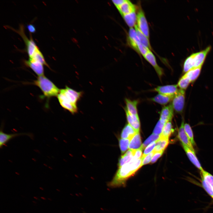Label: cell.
Segmentation results:
<instances>
[{"instance_id": "cell-1", "label": "cell", "mask_w": 213, "mask_h": 213, "mask_svg": "<svg viewBox=\"0 0 213 213\" xmlns=\"http://www.w3.org/2000/svg\"><path fill=\"white\" fill-rule=\"evenodd\" d=\"M33 83L38 87L44 95L47 97L57 96L59 93L60 90L44 75L38 76Z\"/></svg>"}, {"instance_id": "cell-2", "label": "cell", "mask_w": 213, "mask_h": 213, "mask_svg": "<svg viewBox=\"0 0 213 213\" xmlns=\"http://www.w3.org/2000/svg\"><path fill=\"white\" fill-rule=\"evenodd\" d=\"M10 28V29L18 33L22 37L26 46L27 51L29 58L32 57L38 48L36 45L32 37H31L30 39H29L26 36L24 32L23 25L22 24L20 25L18 30H16L13 28Z\"/></svg>"}, {"instance_id": "cell-3", "label": "cell", "mask_w": 213, "mask_h": 213, "mask_svg": "<svg viewBox=\"0 0 213 213\" xmlns=\"http://www.w3.org/2000/svg\"><path fill=\"white\" fill-rule=\"evenodd\" d=\"M185 92L184 90H178L172 100L171 105L176 112L181 113L183 111L185 102Z\"/></svg>"}, {"instance_id": "cell-4", "label": "cell", "mask_w": 213, "mask_h": 213, "mask_svg": "<svg viewBox=\"0 0 213 213\" xmlns=\"http://www.w3.org/2000/svg\"><path fill=\"white\" fill-rule=\"evenodd\" d=\"M137 23L136 25L139 29L149 39V30L147 22L144 13L139 5L137 14Z\"/></svg>"}, {"instance_id": "cell-5", "label": "cell", "mask_w": 213, "mask_h": 213, "mask_svg": "<svg viewBox=\"0 0 213 213\" xmlns=\"http://www.w3.org/2000/svg\"><path fill=\"white\" fill-rule=\"evenodd\" d=\"M211 49V46H209L203 50L193 53V68L202 67Z\"/></svg>"}, {"instance_id": "cell-6", "label": "cell", "mask_w": 213, "mask_h": 213, "mask_svg": "<svg viewBox=\"0 0 213 213\" xmlns=\"http://www.w3.org/2000/svg\"><path fill=\"white\" fill-rule=\"evenodd\" d=\"M59 92L64 94L69 102L75 105H76L81 95V92H77L67 86L60 89Z\"/></svg>"}, {"instance_id": "cell-7", "label": "cell", "mask_w": 213, "mask_h": 213, "mask_svg": "<svg viewBox=\"0 0 213 213\" xmlns=\"http://www.w3.org/2000/svg\"><path fill=\"white\" fill-rule=\"evenodd\" d=\"M23 135H26L32 138L33 135L30 133H22L12 134L6 133L3 130H1L0 132V147H2L11 140L15 137Z\"/></svg>"}, {"instance_id": "cell-8", "label": "cell", "mask_w": 213, "mask_h": 213, "mask_svg": "<svg viewBox=\"0 0 213 213\" xmlns=\"http://www.w3.org/2000/svg\"><path fill=\"white\" fill-rule=\"evenodd\" d=\"M143 57L154 68L159 78H161L164 72L163 69L158 64L155 57L152 52L150 50Z\"/></svg>"}, {"instance_id": "cell-9", "label": "cell", "mask_w": 213, "mask_h": 213, "mask_svg": "<svg viewBox=\"0 0 213 213\" xmlns=\"http://www.w3.org/2000/svg\"><path fill=\"white\" fill-rule=\"evenodd\" d=\"M24 62L26 65L31 68L38 76L44 75V68L42 64L30 58H29L28 60H25Z\"/></svg>"}, {"instance_id": "cell-10", "label": "cell", "mask_w": 213, "mask_h": 213, "mask_svg": "<svg viewBox=\"0 0 213 213\" xmlns=\"http://www.w3.org/2000/svg\"><path fill=\"white\" fill-rule=\"evenodd\" d=\"M184 120H182L180 126L178 131V137L182 143V144L184 145L189 148L193 151H195L193 146L187 136L184 130Z\"/></svg>"}, {"instance_id": "cell-11", "label": "cell", "mask_w": 213, "mask_h": 213, "mask_svg": "<svg viewBox=\"0 0 213 213\" xmlns=\"http://www.w3.org/2000/svg\"><path fill=\"white\" fill-rule=\"evenodd\" d=\"M177 85H167L158 86L154 91L159 93L169 96H174L178 90Z\"/></svg>"}, {"instance_id": "cell-12", "label": "cell", "mask_w": 213, "mask_h": 213, "mask_svg": "<svg viewBox=\"0 0 213 213\" xmlns=\"http://www.w3.org/2000/svg\"><path fill=\"white\" fill-rule=\"evenodd\" d=\"M59 103L62 106L72 114L77 111L76 105L74 104L69 102L64 94L59 92L57 96Z\"/></svg>"}, {"instance_id": "cell-13", "label": "cell", "mask_w": 213, "mask_h": 213, "mask_svg": "<svg viewBox=\"0 0 213 213\" xmlns=\"http://www.w3.org/2000/svg\"><path fill=\"white\" fill-rule=\"evenodd\" d=\"M173 111L171 104L164 106L161 110L159 120L164 124L171 121L173 117Z\"/></svg>"}, {"instance_id": "cell-14", "label": "cell", "mask_w": 213, "mask_h": 213, "mask_svg": "<svg viewBox=\"0 0 213 213\" xmlns=\"http://www.w3.org/2000/svg\"><path fill=\"white\" fill-rule=\"evenodd\" d=\"M122 16L125 15L136 11V7L129 0L125 1L120 6L117 8Z\"/></svg>"}, {"instance_id": "cell-15", "label": "cell", "mask_w": 213, "mask_h": 213, "mask_svg": "<svg viewBox=\"0 0 213 213\" xmlns=\"http://www.w3.org/2000/svg\"><path fill=\"white\" fill-rule=\"evenodd\" d=\"M128 41L130 45L133 49L138 53H139L138 46L140 42L135 29L133 28H130L129 30Z\"/></svg>"}, {"instance_id": "cell-16", "label": "cell", "mask_w": 213, "mask_h": 213, "mask_svg": "<svg viewBox=\"0 0 213 213\" xmlns=\"http://www.w3.org/2000/svg\"><path fill=\"white\" fill-rule=\"evenodd\" d=\"M188 157L192 163L200 171L203 170L197 158L195 152L193 151L186 146L182 145Z\"/></svg>"}, {"instance_id": "cell-17", "label": "cell", "mask_w": 213, "mask_h": 213, "mask_svg": "<svg viewBox=\"0 0 213 213\" xmlns=\"http://www.w3.org/2000/svg\"><path fill=\"white\" fill-rule=\"evenodd\" d=\"M124 110L126 113L127 119L128 124L131 126L137 132L139 131L140 122L138 116L130 114L125 107Z\"/></svg>"}, {"instance_id": "cell-18", "label": "cell", "mask_w": 213, "mask_h": 213, "mask_svg": "<svg viewBox=\"0 0 213 213\" xmlns=\"http://www.w3.org/2000/svg\"><path fill=\"white\" fill-rule=\"evenodd\" d=\"M125 100L126 105L125 108L128 112L131 114L138 116L137 108L138 100H131L127 98H126Z\"/></svg>"}, {"instance_id": "cell-19", "label": "cell", "mask_w": 213, "mask_h": 213, "mask_svg": "<svg viewBox=\"0 0 213 213\" xmlns=\"http://www.w3.org/2000/svg\"><path fill=\"white\" fill-rule=\"evenodd\" d=\"M174 96L158 93L150 100L161 105H165L172 101Z\"/></svg>"}, {"instance_id": "cell-20", "label": "cell", "mask_w": 213, "mask_h": 213, "mask_svg": "<svg viewBox=\"0 0 213 213\" xmlns=\"http://www.w3.org/2000/svg\"><path fill=\"white\" fill-rule=\"evenodd\" d=\"M141 142L139 132H137L130 140L128 148L135 150L140 148L141 146Z\"/></svg>"}, {"instance_id": "cell-21", "label": "cell", "mask_w": 213, "mask_h": 213, "mask_svg": "<svg viewBox=\"0 0 213 213\" xmlns=\"http://www.w3.org/2000/svg\"><path fill=\"white\" fill-rule=\"evenodd\" d=\"M137 133L128 124L123 129L121 133V137L122 139H128L130 140Z\"/></svg>"}, {"instance_id": "cell-22", "label": "cell", "mask_w": 213, "mask_h": 213, "mask_svg": "<svg viewBox=\"0 0 213 213\" xmlns=\"http://www.w3.org/2000/svg\"><path fill=\"white\" fill-rule=\"evenodd\" d=\"M169 143L168 138L159 137L156 141L155 146L153 150L155 153L164 151Z\"/></svg>"}, {"instance_id": "cell-23", "label": "cell", "mask_w": 213, "mask_h": 213, "mask_svg": "<svg viewBox=\"0 0 213 213\" xmlns=\"http://www.w3.org/2000/svg\"><path fill=\"white\" fill-rule=\"evenodd\" d=\"M134 11L122 16L125 22L130 28L135 27L137 22V14Z\"/></svg>"}, {"instance_id": "cell-24", "label": "cell", "mask_w": 213, "mask_h": 213, "mask_svg": "<svg viewBox=\"0 0 213 213\" xmlns=\"http://www.w3.org/2000/svg\"><path fill=\"white\" fill-rule=\"evenodd\" d=\"M133 150L129 149L121 156L119 162V167L129 162L132 160L133 156Z\"/></svg>"}, {"instance_id": "cell-25", "label": "cell", "mask_w": 213, "mask_h": 213, "mask_svg": "<svg viewBox=\"0 0 213 213\" xmlns=\"http://www.w3.org/2000/svg\"><path fill=\"white\" fill-rule=\"evenodd\" d=\"M134 27L141 43L151 50V48L149 39L139 29L136 25H135Z\"/></svg>"}, {"instance_id": "cell-26", "label": "cell", "mask_w": 213, "mask_h": 213, "mask_svg": "<svg viewBox=\"0 0 213 213\" xmlns=\"http://www.w3.org/2000/svg\"><path fill=\"white\" fill-rule=\"evenodd\" d=\"M201 67L193 68L184 74L190 80L191 82H194L199 77Z\"/></svg>"}, {"instance_id": "cell-27", "label": "cell", "mask_w": 213, "mask_h": 213, "mask_svg": "<svg viewBox=\"0 0 213 213\" xmlns=\"http://www.w3.org/2000/svg\"><path fill=\"white\" fill-rule=\"evenodd\" d=\"M173 130L171 121L168 122L164 124L159 137L169 138Z\"/></svg>"}, {"instance_id": "cell-28", "label": "cell", "mask_w": 213, "mask_h": 213, "mask_svg": "<svg viewBox=\"0 0 213 213\" xmlns=\"http://www.w3.org/2000/svg\"><path fill=\"white\" fill-rule=\"evenodd\" d=\"M193 68V54H192L185 60L183 64V72L186 73Z\"/></svg>"}, {"instance_id": "cell-29", "label": "cell", "mask_w": 213, "mask_h": 213, "mask_svg": "<svg viewBox=\"0 0 213 213\" xmlns=\"http://www.w3.org/2000/svg\"><path fill=\"white\" fill-rule=\"evenodd\" d=\"M30 58L38 61L43 65H45L48 67L49 68V66L46 62L42 54L39 49L36 51L32 57Z\"/></svg>"}, {"instance_id": "cell-30", "label": "cell", "mask_w": 213, "mask_h": 213, "mask_svg": "<svg viewBox=\"0 0 213 213\" xmlns=\"http://www.w3.org/2000/svg\"><path fill=\"white\" fill-rule=\"evenodd\" d=\"M191 83V81L189 79L184 75L180 79L177 85L181 89L185 90Z\"/></svg>"}, {"instance_id": "cell-31", "label": "cell", "mask_w": 213, "mask_h": 213, "mask_svg": "<svg viewBox=\"0 0 213 213\" xmlns=\"http://www.w3.org/2000/svg\"><path fill=\"white\" fill-rule=\"evenodd\" d=\"M202 178L210 185L213 188V176L204 169L201 171Z\"/></svg>"}, {"instance_id": "cell-32", "label": "cell", "mask_w": 213, "mask_h": 213, "mask_svg": "<svg viewBox=\"0 0 213 213\" xmlns=\"http://www.w3.org/2000/svg\"><path fill=\"white\" fill-rule=\"evenodd\" d=\"M184 129L187 136L192 144L193 146L195 145V143L194 139L193 132L190 125L188 123L185 124Z\"/></svg>"}, {"instance_id": "cell-33", "label": "cell", "mask_w": 213, "mask_h": 213, "mask_svg": "<svg viewBox=\"0 0 213 213\" xmlns=\"http://www.w3.org/2000/svg\"><path fill=\"white\" fill-rule=\"evenodd\" d=\"M159 135L153 133L145 141L142 145L141 147L143 150L151 142L157 141L159 138Z\"/></svg>"}, {"instance_id": "cell-34", "label": "cell", "mask_w": 213, "mask_h": 213, "mask_svg": "<svg viewBox=\"0 0 213 213\" xmlns=\"http://www.w3.org/2000/svg\"><path fill=\"white\" fill-rule=\"evenodd\" d=\"M130 140L121 138L119 141L120 147L122 153H124L128 149Z\"/></svg>"}, {"instance_id": "cell-35", "label": "cell", "mask_w": 213, "mask_h": 213, "mask_svg": "<svg viewBox=\"0 0 213 213\" xmlns=\"http://www.w3.org/2000/svg\"><path fill=\"white\" fill-rule=\"evenodd\" d=\"M202 186L207 193L213 198V188L211 186L201 178Z\"/></svg>"}, {"instance_id": "cell-36", "label": "cell", "mask_w": 213, "mask_h": 213, "mask_svg": "<svg viewBox=\"0 0 213 213\" xmlns=\"http://www.w3.org/2000/svg\"><path fill=\"white\" fill-rule=\"evenodd\" d=\"M156 141L152 142L145 148L142 156V159L143 158L146 156L151 153V151H153L155 146Z\"/></svg>"}, {"instance_id": "cell-37", "label": "cell", "mask_w": 213, "mask_h": 213, "mask_svg": "<svg viewBox=\"0 0 213 213\" xmlns=\"http://www.w3.org/2000/svg\"><path fill=\"white\" fill-rule=\"evenodd\" d=\"M164 124L159 120L157 123L153 132V134L160 135L161 134Z\"/></svg>"}, {"instance_id": "cell-38", "label": "cell", "mask_w": 213, "mask_h": 213, "mask_svg": "<svg viewBox=\"0 0 213 213\" xmlns=\"http://www.w3.org/2000/svg\"><path fill=\"white\" fill-rule=\"evenodd\" d=\"M138 49L140 54L144 57L150 50L148 48L140 43L138 45Z\"/></svg>"}, {"instance_id": "cell-39", "label": "cell", "mask_w": 213, "mask_h": 213, "mask_svg": "<svg viewBox=\"0 0 213 213\" xmlns=\"http://www.w3.org/2000/svg\"><path fill=\"white\" fill-rule=\"evenodd\" d=\"M154 153L155 152L152 151L151 153L146 156L143 158H142L141 166H142L150 162Z\"/></svg>"}, {"instance_id": "cell-40", "label": "cell", "mask_w": 213, "mask_h": 213, "mask_svg": "<svg viewBox=\"0 0 213 213\" xmlns=\"http://www.w3.org/2000/svg\"><path fill=\"white\" fill-rule=\"evenodd\" d=\"M143 149L141 147L140 148L135 150H133V159L134 160H137L142 156V151Z\"/></svg>"}, {"instance_id": "cell-41", "label": "cell", "mask_w": 213, "mask_h": 213, "mask_svg": "<svg viewBox=\"0 0 213 213\" xmlns=\"http://www.w3.org/2000/svg\"><path fill=\"white\" fill-rule=\"evenodd\" d=\"M164 151L155 152L152 158L151 163H153L155 162L157 159L162 155Z\"/></svg>"}, {"instance_id": "cell-42", "label": "cell", "mask_w": 213, "mask_h": 213, "mask_svg": "<svg viewBox=\"0 0 213 213\" xmlns=\"http://www.w3.org/2000/svg\"><path fill=\"white\" fill-rule=\"evenodd\" d=\"M27 28L30 33H34L36 32V28L33 24H29L28 25Z\"/></svg>"}, {"instance_id": "cell-43", "label": "cell", "mask_w": 213, "mask_h": 213, "mask_svg": "<svg viewBox=\"0 0 213 213\" xmlns=\"http://www.w3.org/2000/svg\"><path fill=\"white\" fill-rule=\"evenodd\" d=\"M125 0H112V1L114 5L117 8L120 6L124 3Z\"/></svg>"}, {"instance_id": "cell-44", "label": "cell", "mask_w": 213, "mask_h": 213, "mask_svg": "<svg viewBox=\"0 0 213 213\" xmlns=\"http://www.w3.org/2000/svg\"><path fill=\"white\" fill-rule=\"evenodd\" d=\"M41 198L43 200H46V198H45V197H43V196L41 197Z\"/></svg>"}, {"instance_id": "cell-45", "label": "cell", "mask_w": 213, "mask_h": 213, "mask_svg": "<svg viewBox=\"0 0 213 213\" xmlns=\"http://www.w3.org/2000/svg\"><path fill=\"white\" fill-rule=\"evenodd\" d=\"M33 198H34V199H35L37 200L38 199V198L37 197H36V196H34V197H33Z\"/></svg>"}, {"instance_id": "cell-46", "label": "cell", "mask_w": 213, "mask_h": 213, "mask_svg": "<svg viewBox=\"0 0 213 213\" xmlns=\"http://www.w3.org/2000/svg\"><path fill=\"white\" fill-rule=\"evenodd\" d=\"M39 189H41V190H43V188L41 187H39Z\"/></svg>"}, {"instance_id": "cell-47", "label": "cell", "mask_w": 213, "mask_h": 213, "mask_svg": "<svg viewBox=\"0 0 213 213\" xmlns=\"http://www.w3.org/2000/svg\"><path fill=\"white\" fill-rule=\"evenodd\" d=\"M48 199L50 201H51L52 200V199L50 198H48Z\"/></svg>"}, {"instance_id": "cell-48", "label": "cell", "mask_w": 213, "mask_h": 213, "mask_svg": "<svg viewBox=\"0 0 213 213\" xmlns=\"http://www.w3.org/2000/svg\"><path fill=\"white\" fill-rule=\"evenodd\" d=\"M32 202L34 204H36V202L35 201H33Z\"/></svg>"}, {"instance_id": "cell-49", "label": "cell", "mask_w": 213, "mask_h": 213, "mask_svg": "<svg viewBox=\"0 0 213 213\" xmlns=\"http://www.w3.org/2000/svg\"><path fill=\"white\" fill-rule=\"evenodd\" d=\"M56 190H57V191H59L58 189H56Z\"/></svg>"}, {"instance_id": "cell-50", "label": "cell", "mask_w": 213, "mask_h": 213, "mask_svg": "<svg viewBox=\"0 0 213 213\" xmlns=\"http://www.w3.org/2000/svg\"><path fill=\"white\" fill-rule=\"evenodd\" d=\"M27 213H29L27 212Z\"/></svg>"}]
</instances>
